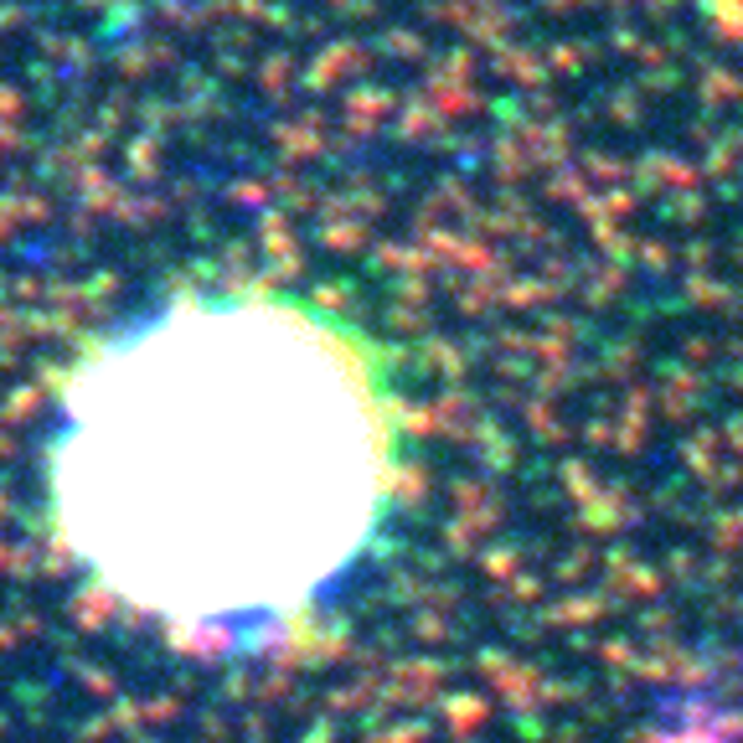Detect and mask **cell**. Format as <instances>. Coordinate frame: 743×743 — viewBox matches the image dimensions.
Listing matches in <instances>:
<instances>
[{
    "instance_id": "obj_1",
    "label": "cell",
    "mask_w": 743,
    "mask_h": 743,
    "mask_svg": "<svg viewBox=\"0 0 743 743\" xmlns=\"http://www.w3.org/2000/svg\"><path fill=\"white\" fill-rule=\"evenodd\" d=\"M397 475L378 347L316 300L233 289L83 357L47 496L98 594L206 635L310 609L378 538Z\"/></svg>"
}]
</instances>
